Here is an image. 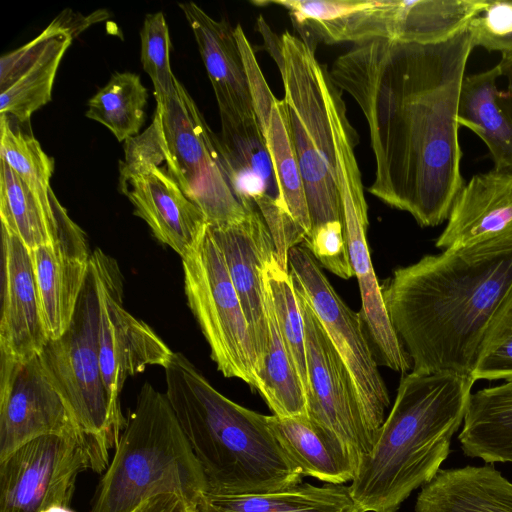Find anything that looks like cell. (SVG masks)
Returning <instances> with one entry per match:
<instances>
[{
  "label": "cell",
  "mask_w": 512,
  "mask_h": 512,
  "mask_svg": "<svg viewBox=\"0 0 512 512\" xmlns=\"http://www.w3.org/2000/svg\"><path fill=\"white\" fill-rule=\"evenodd\" d=\"M468 29L436 44L377 39L333 62L329 75L361 109L375 157L368 191L422 227L448 219L464 185L458 107Z\"/></svg>",
  "instance_id": "6da1fadb"
},
{
  "label": "cell",
  "mask_w": 512,
  "mask_h": 512,
  "mask_svg": "<svg viewBox=\"0 0 512 512\" xmlns=\"http://www.w3.org/2000/svg\"><path fill=\"white\" fill-rule=\"evenodd\" d=\"M512 286V235L399 267L382 288L412 372L471 375L485 328Z\"/></svg>",
  "instance_id": "7a4b0ae2"
},
{
  "label": "cell",
  "mask_w": 512,
  "mask_h": 512,
  "mask_svg": "<svg viewBox=\"0 0 512 512\" xmlns=\"http://www.w3.org/2000/svg\"><path fill=\"white\" fill-rule=\"evenodd\" d=\"M475 380L455 372L405 373L372 450L349 490L364 512H397L429 483L463 425Z\"/></svg>",
  "instance_id": "3957f363"
},
{
  "label": "cell",
  "mask_w": 512,
  "mask_h": 512,
  "mask_svg": "<svg viewBox=\"0 0 512 512\" xmlns=\"http://www.w3.org/2000/svg\"><path fill=\"white\" fill-rule=\"evenodd\" d=\"M165 369L166 397L203 470L207 493H268L302 482L268 423L216 390L183 354Z\"/></svg>",
  "instance_id": "277c9868"
},
{
  "label": "cell",
  "mask_w": 512,
  "mask_h": 512,
  "mask_svg": "<svg viewBox=\"0 0 512 512\" xmlns=\"http://www.w3.org/2000/svg\"><path fill=\"white\" fill-rule=\"evenodd\" d=\"M206 490L203 470L166 394L144 383L90 512H132L164 494L182 497L194 511Z\"/></svg>",
  "instance_id": "5b68a950"
},
{
  "label": "cell",
  "mask_w": 512,
  "mask_h": 512,
  "mask_svg": "<svg viewBox=\"0 0 512 512\" xmlns=\"http://www.w3.org/2000/svg\"><path fill=\"white\" fill-rule=\"evenodd\" d=\"M280 39L284 101L312 228L342 222L334 145L320 82L322 65L316 59L315 46L288 31Z\"/></svg>",
  "instance_id": "8992f818"
},
{
  "label": "cell",
  "mask_w": 512,
  "mask_h": 512,
  "mask_svg": "<svg viewBox=\"0 0 512 512\" xmlns=\"http://www.w3.org/2000/svg\"><path fill=\"white\" fill-rule=\"evenodd\" d=\"M42 365L80 429L104 453L115 448L126 421L109 399L99 354V298L89 272L67 330L48 340L39 354Z\"/></svg>",
  "instance_id": "52a82bcc"
},
{
  "label": "cell",
  "mask_w": 512,
  "mask_h": 512,
  "mask_svg": "<svg viewBox=\"0 0 512 512\" xmlns=\"http://www.w3.org/2000/svg\"><path fill=\"white\" fill-rule=\"evenodd\" d=\"M165 166L186 196L204 213L208 225L241 220L246 209L236 198L222 167L216 135L186 88L157 103L154 114Z\"/></svg>",
  "instance_id": "ba28073f"
},
{
  "label": "cell",
  "mask_w": 512,
  "mask_h": 512,
  "mask_svg": "<svg viewBox=\"0 0 512 512\" xmlns=\"http://www.w3.org/2000/svg\"><path fill=\"white\" fill-rule=\"evenodd\" d=\"M187 303L210 347L217 369L258 388V362L239 297L208 226L182 258Z\"/></svg>",
  "instance_id": "9c48e42d"
},
{
  "label": "cell",
  "mask_w": 512,
  "mask_h": 512,
  "mask_svg": "<svg viewBox=\"0 0 512 512\" xmlns=\"http://www.w3.org/2000/svg\"><path fill=\"white\" fill-rule=\"evenodd\" d=\"M109 455L88 437L46 435L0 461V512L69 507L78 475L107 469Z\"/></svg>",
  "instance_id": "30bf717a"
},
{
  "label": "cell",
  "mask_w": 512,
  "mask_h": 512,
  "mask_svg": "<svg viewBox=\"0 0 512 512\" xmlns=\"http://www.w3.org/2000/svg\"><path fill=\"white\" fill-rule=\"evenodd\" d=\"M288 269L297 294L310 305L346 366L366 422L377 439L390 398L365 336L361 315L340 298L305 246L289 250Z\"/></svg>",
  "instance_id": "8fae6325"
},
{
  "label": "cell",
  "mask_w": 512,
  "mask_h": 512,
  "mask_svg": "<svg viewBox=\"0 0 512 512\" xmlns=\"http://www.w3.org/2000/svg\"><path fill=\"white\" fill-rule=\"evenodd\" d=\"M99 298V354L104 384L114 408L121 409L125 380L148 366L169 363L174 352L146 323L123 306V283L117 262L96 249L91 252Z\"/></svg>",
  "instance_id": "7c38bea8"
},
{
  "label": "cell",
  "mask_w": 512,
  "mask_h": 512,
  "mask_svg": "<svg viewBox=\"0 0 512 512\" xmlns=\"http://www.w3.org/2000/svg\"><path fill=\"white\" fill-rule=\"evenodd\" d=\"M297 296L306 343L307 416L314 425L345 445L360 464L372 450L376 436L366 422L346 366L310 305Z\"/></svg>",
  "instance_id": "4fadbf2b"
},
{
  "label": "cell",
  "mask_w": 512,
  "mask_h": 512,
  "mask_svg": "<svg viewBox=\"0 0 512 512\" xmlns=\"http://www.w3.org/2000/svg\"><path fill=\"white\" fill-rule=\"evenodd\" d=\"M46 435L88 437L46 373L39 355L25 360L0 355V461Z\"/></svg>",
  "instance_id": "5bb4252c"
},
{
  "label": "cell",
  "mask_w": 512,
  "mask_h": 512,
  "mask_svg": "<svg viewBox=\"0 0 512 512\" xmlns=\"http://www.w3.org/2000/svg\"><path fill=\"white\" fill-rule=\"evenodd\" d=\"M239 221L208 228L224 257L228 273L248 323L259 375L269 340L264 268L276 255L269 228L255 204L244 206Z\"/></svg>",
  "instance_id": "9a60e30c"
},
{
  "label": "cell",
  "mask_w": 512,
  "mask_h": 512,
  "mask_svg": "<svg viewBox=\"0 0 512 512\" xmlns=\"http://www.w3.org/2000/svg\"><path fill=\"white\" fill-rule=\"evenodd\" d=\"M120 190L134 214L150 227L154 237L181 258L197 245L208 222L202 210L183 192L166 166L120 162Z\"/></svg>",
  "instance_id": "2e32d148"
},
{
  "label": "cell",
  "mask_w": 512,
  "mask_h": 512,
  "mask_svg": "<svg viewBox=\"0 0 512 512\" xmlns=\"http://www.w3.org/2000/svg\"><path fill=\"white\" fill-rule=\"evenodd\" d=\"M253 4L286 9L302 31V39L311 45L314 39L356 45L377 39L399 41L401 0H271Z\"/></svg>",
  "instance_id": "e0dca14e"
},
{
  "label": "cell",
  "mask_w": 512,
  "mask_h": 512,
  "mask_svg": "<svg viewBox=\"0 0 512 512\" xmlns=\"http://www.w3.org/2000/svg\"><path fill=\"white\" fill-rule=\"evenodd\" d=\"M248 78L253 108L265 139L275 170L279 198L278 205L304 234H310L312 225L305 188L292 140L287 105L270 90L251 46L241 48ZM304 238V239H305Z\"/></svg>",
  "instance_id": "ac0fdd59"
},
{
  "label": "cell",
  "mask_w": 512,
  "mask_h": 512,
  "mask_svg": "<svg viewBox=\"0 0 512 512\" xmlns=\"http://www.w3.org/2000/svg\"><path fill=\"white\" fill-rule=\"evenodd\" d=\"M1 231L0 355L25 360L39 355L48 337L30 250L17 237Z\"/></svg>",
  "instance_id": "d6986e66"
},
{
  "label": "cell",
  "mask_w": 512,
  "mask_h": 512,
  "mask_svg": "<svg viewBox=\"0 0 512 512\" xmlns=\"http://www.w3.org/2000/svg\"><path fill=\"white\" fill-rule=\"evenodd\" d=\"M512 235V170L472 176L457 194L435 241L445 250Z\"/></svg>",
  "instance_id": "ffe728a7"
},
{
  "label": "cell",
  "mask_w": 512,
  "mask_h": 512,
  "mask_svg": "<svg viewBox=\"0 0 512 512\" xmlns=\"http://www.w3.org/2000/svg\"><path fill=\"white\" fill-rule=\"evenodd\" d=\"M179 6L196 39L220 116L242 121L256 119L234 28L226 19H213L194 2Z\"/></svg>",
  "instance_id": "44dd1931"
},
{
  "label": "cell",
  "mask_w": 512,
  "mask_h": 512,
  "mask_svg": "<svg viewBox=\"0 0 512 512\" xmlns=\"http://www.w3.org/2000/svg\"><path fill=\"white\" fill-rule=\"evenodd\" d=\"M458 123L484 142L495 169L512 170V60L465 75Z\"/></svg>",
  "instance_id": "7402d4cb"
},
{
  "label": "cell",
  "mask_w": 512,
  "mask_h": 512,
  "mask_svg": "<svg viewBox=\"0 0 512 512\" xmlns=\"http://www.w3.org/2000/svg\"><path fill=\"white\" fill-rule=\"evenodd\" d=\"M48 340L69 327L86 282L91 253L86 235L30 250Z\"/></svg>",
  "instance_id": "603a6c76"
},
{
  "label": "cell",
  "mask_w": 512,
  "mask_h": 512,
  "mask_svg": "<svg viewBox=\"0 0 512 512\" xmlns=\"http://www.w3.org/2000/svg\"><path fill=\"white\" fill-rule=\"evenodd\" d=\"M0 217L1 229L17 237L29 250L85 234L53 191L48 196L33 192L2 159Z\"/></svg>",
  "instance_id": "cb8c5ba5"
},
{
  "label": "cell",
  "mask_w": 512,
  "mask_h": 512,
  "mask_svg": "<svg viewBox=\"0 0 512 512\" xmlns=\"http://www.w3.org/2000/svg\"><path fill=\"white\" fill-rule=\"evenodd\" d=\"M216 146L231 189L243 205L271 198L279 188L273 163L257 119L235 120L220 116Z\"/></svg>",
  "instance_id": "d4e9b609"
},
{
  "label": "cell",
  "mask_w": 512,
  "mask_h": 512,
  "mask_svg": "<svg viewBox=\"0 0 512 512\" xmlns=\"http://www.w3.org/2000/svg\"><path fill=\"white\" fill-rule=\"evenodd\" d=\"M415 512H512V482L494 464L440 469L421 487Z\"/></svg>",
  "instance_id": "484cf974"
},
{
  "label": "cell",
  "mask_w": 512,
  "mask_h": 512,
  "mask_svg": "<svg viewBox=\"0 0 512 512\" xmlns=\"http://www.w3.org/2000/svg\"><path fill=\"white\" fill-rule=\"evenodd\" d=\"M277 441L303 476L329 484L352 481L359 461L341 442L314 425L308 416H268Z\"/></svg>",
  "instance_id": "4316f807"
},
{
  "label": "cell",
  "mask_w": 512,
  "mask_h": 512,
  "mask_svg": "<svg viewBox=\"0 0 512 512\" xmlns=\"http://www.w3.org/2000/svg\"><path fill=\"white\" fill-rule=\"evenodd\" d=\"M458 440L467 457L512 463V380L470 395Z\"/></svg>",
  "instance_id": "83f0119b"
},
{
  "label": "cell",
  "mask_w": 512,
  "mask_h": 512,
  "mask_svg": "<svg viewBox=\"0 0 512 512\" xmlns=\"http://www.w3.org/2000/svg\"><path fill=\"white\" fill-rule=\"evenodd\" d=\"M193 512H364L352 498L349 486H315L299 483L292 487L257 494L214 495L204 492Z\"/></svg>",
  "instance_id": "f1b7e54d"
},
{
  "label": "cell",
  "mask_w": 512,
  "mask_h": 512,
  "mask_svg": "<svg viewBox=\"0 0 512 512\" xmlns=\"http://www.w3.org/2000/svg\"><path fill=\"white\" fill-rule=\"evenodd\" d=\"M265 303L269 340L263 365L258 375L257 391L273 415L278 417L307 416L306 394L282 341L266 283Z\"/></svg>",
  "instance_id": "f546056e"
},
{
  "label": "cell",
  "mask_w": 512,
  "mask_h": 512,
  "mask_svg": "<svg viewBox=\"0 0 512 512\" xmlns=\"http://www.w3.org/2000/svg\"><path fill=\"white\" fill-rule=\"evenodd\" d=\"M72 39L70 34L59 28L48 48L26 66L9 86L0 90L1 115L25 123L36 110L51 100L59 64Z\"/></svg>",
  "instance_id": "4dcf8cb0"
},
{
  "label": "cell",
  "mask_w": 512,
  "mask_h": 512,
  "mask_svg": "<svg viewBox=\"0 0 512 512\" xmlns=\"http://www.w3.org/2000/svg\"><path fill=\"white\" fill-rule=\"evenodd\" d=\"M147 99L139 75L115 72L89 99L86 116L108 128L119 142L126 141L137 136L143 126Z\"/></svg>",
  "instance_id": "1f68e13d"
},
{
  "label": "cell",
  "mask_w": 512,
  "mask_h": 512,
  "mask_svg": "<svg viewBox=\"0 0 512 512\" xmlns=\"http://www.w3.org/2000/svg\"><path fill=\"white\" fill-rule=\"evenodd\" d=\"M264 280L282 341L306 394L308 373L303 316L289 270L279 264L276 255L265 265Z\"/></svg>",
  "instance_id": "d6a6232c"
},
{
  "label": "cell",
  "mask_w": 512,
  "mask_h": 512,
  "mask_svg": "<svg viewBox=\"0 0 512 512\" xmlns=\"http://www.w3.org/2000/svg\"><path fill=\"white\" fill-rule=\"evenodd\" d=\"M1 159L35 193L48 196L52 189L50 179L54 171V160L42 149L40 143L19 128H14L11 119L1 115Z\"/></svg>",
  "instance_id": "836d02e7"
},
{
  "label": "cell",
  "mask_w": 512,
  "mask_h": 512,
  "mask_svg": "<svg viewBox=\"0 0 512 512\" xmlns=\"http://www.w3.org/2000/svg\"><path fill=\"white\" fill-rule=\"evenodd\" d=\"M471 377L475 381L512 380V286L485 328Z\"/></svg>",
  "instance_id": "e575fe53"
},
{
  "label": "cell",
  "mask_w": 512,
  "mask_h": 512,
  "mask_svg": "<svg viewBox=\"0 0 512 512\" xmlns=\"http://www.w3.org/2000/svg\"><path fill=\"white\" fill-rule=\"evenodd\" d=\"M141 63L154 86L157 103L168 99L175 90L176 77L170 66V36L163 12L146 15L140 32Z\"/></svg>",
  "instance_id": "d590c367"
},
{
  "label": "cell",
  "mask_w": 512,
  "mask_h": 512,
  "mask_svg": "<svg viewBox=\"0 0 512 512\" xmlns=\"http://www.w3.org/2000/svg\"><path fill=\"white\" fill-rule=\"evenodd\" d=\"M474 48L498 51L502 58L512 60V1H490L470 23Z\"/></svg>",
  "instance_id": "8d00e7d4"
},
{
  "label": "cell",
  "mask_w": 512,
  "mask_h": 512,
  "mask_svg": "<svg viewBox=\"0 0 512 512\" xmlns=\"http://www.w3.org/2000/svg\"><path fill=\"white\" fill-rule=\"evenodd\" d=\"M305 247L326 269L340 278L354 276L341 221H332L312 228L304 239Z\"/></svg>",
  "instance_id": "74e56055"
},
{
  "label": "cell",
  "mask_w": 512,
  "mask_h": 512,
  "mask_svg": "<svg viewBox=\"0 0 512 512\" xmlns=\"http://www.w3.org/2000/svg\"><path fill=\"white\" fill-rule=\"evenodd\" d=\"M132 512H193V508L178 495L164 494L147 499Z\"/></svg>",
  "instance_id": "f35d334b"
},
{
  "label": "cell",
  "mask_w": 512,
  "mask_h": 512,
  "mask_svg": "<svg viewBox=\"0 0 512 512\" xmlns=\"http://www.w3.org/2000/svg\"><path fill=\"white\" fill-rule=\"evenodd\" d=\"M45 512H73L69 507H52L46 510Z\"/></svg>",
  "instance_id": "ab89813d"
}]
</instances>
